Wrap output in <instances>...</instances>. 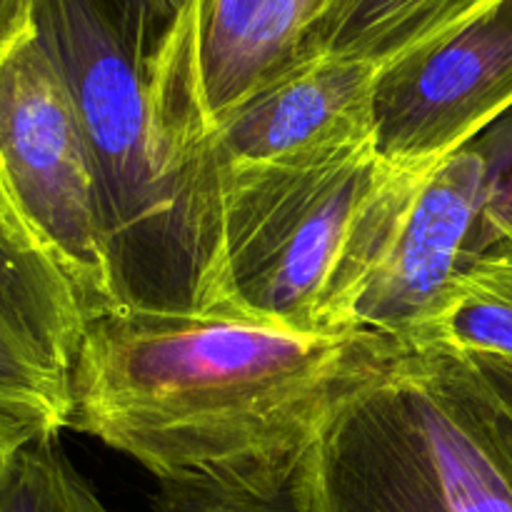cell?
Returning <instances> with one entry per match:
<instances>
[{
  "instance_id": "10",
  "label": "cell",
  "mask_w": 512,
  "mask_h": 512,
  "mask_svg": "<svg viewBox=\"0 0 512 512\" xmlns=\"http://www.w3.org/2000/svg\"><path fill=\"white\" fill-rule=\"evenodd\" d=\"M490 0H333L313 53L388 65L448 33Z\"/></svg>"
},
{
  "instance_id": "13",
  "label": "cell",
  "mask_w": 512,
  "mask_h": 512,
  "mask_svg": "<svg viewBox=\"0 0 512 512\" xmlns=\"http://www.w3.org/2000/svg\"><path fill=\"white\" fill-rule=\"evenodd\" d=\"M0 512H110L75 470L58 435H40L10 455L0 480Z\"/></svg>"
},
{
  "instance_id": "8",
  "label": "cell",
  "mask_w": 512,
  "mask_h": 512,
  "mask_svg": "<svg viewBox=\"0 0 512 512\" xmlns=\"http://www.w3.org/2000/svg\"><path fill=\"white\" fill-rule=\"evenodd\" d=\"M378 78L380 65L368 60L318 55L235 110L203 158V185L218 213L220 175L320 168L378 148Z\"/></svg>"
},
{
  "instance_id": "9",
  "label": "cell",
  "mask_w": 512,
  "mask_h": 512,
  "mask_svg": "<svg viewBox=\"0 0 512 512\" xmlns=\"http://www.w3.org/2000/svg\"><path fill=\"white\" fill-rule=\"evenodd\" d=\"M0 315L68 378L83 335V310L68 280L33 238L0 185Z\"/></svg>"
},
{
  "instance_id": "5",
  "label": "cell",
  "mask_w": 512,
  "mask_h": 512,
  "mask_svg": "<svg viewBox=\"0 0 512 512\" xmlns=\"http://www.w3.org/2000/svg\"><path fill=\"white\" fill-rule=\"evenodd\" d=\"M0 185L83 318L120 308L83 128L35 35L0 60Z\"/></svg>"
},
{
  "instance_id": "6",
  "label": "cell",
  "mask_w": 512,
  "mask_h": 512,
  "mask_svg": "<svg viewBox=\"0 0 512 512\" xmlns=\"http://www.w3.org/2000/svg\"><path fill=\"white\" fill-rule=\"evenodd\" d=\"M512 108V0H490L380 68L375 140L395 165H430Z\"/></svg>"
},
{
  "instance_id": "1",
  "label": "cell",
  "mask_w": 512,
  "mask_h": 512,
  "mask_svg": "<svg viewBox=\"0 0 512 512\" xmlns=\"http://www.w3.org/2000/svg\"><path fill=\"white\" fill-rule=\"evenodd\" d=\"M408 350L368 330L305 333L223 310L85 318L68 428L158 483L293 488L330 415Z\"/></svg>"
},
{
  "instance_id": "12",
  "label": "cell",
  "mask_w": 512,
  "mask_h": 512,
  "mask_svg": "<svg viewBox=\"0 0 512 512\" xmlns=\"http://www.w3.org/2000/svg\"><path fill=\"white\" fill-rule=\"evenodd\" d=\"M68 378L0 315V438L25 445L68 428Z\"/></svg>"
},
{
  "instance_id": "18",
  "label": "cell",
  "mask_w": 512,
  "mask_h": 512,
  "mask_svg": "<svg viewBox=\"0 0 512 512\" xmlns=\"http://www.w3.org/2000/svg\"><path fill=\"white\" fill-rule=\"evenodd\" d=\"M143 3L148 5L163 23L173 25L175 20L193 5V0H143Z\"/></svg>"
},
{
  "instance_id": "14",
  "label": "cell",
  "mask_w": 512,
  "mask_h": 512,
  "mask_svg": "<svg viewBox=\"0 0 512 512\" xmlns=\"http://www.w3.org/2000/svg\"><path fill=\"white\" fill-rule=\"evenodd\" d=\"M468 145L483 163V205L470 263L512 265V108Z\"/></svg>"
},
{
  "instance_id": "2",
  "label": "cell",
  "mask_w": 512,
  "mask_h": 512,
  "mask_svg": "<svg viewBox=\"0 0 512 512\" xmlns=\"http://www.w3.org/2000/svg\"><path fill=\"white\" fill-rule=\"evenodd\" d=\"M88 145L120 308L208 310L213 260L170 170L150 63L170 25L143 0H30Z\"/></svg>"
},
{
  "instance_id": "16",
  "label": "cell",
  "mask_w": 512,
  "mask_h": 512,
  "mask_svg": "<svg viewBox=\"0 0 512 512\" xmlns=\"http://www.w3.org/2000/svg\"><path fill=\"white\" fill-rule=\"evenodd\" d=\"M33 35L30 0H0V60Z\"/></svg>"
},
{
  "instance_id": "4",
  "label": "cell",
  "mask_w": 512,
  "mask_h": 512,
  "mask_svg": "<svg viewBox=\"0 0 512 512\" xmlns=\"http://www.w3.org/2000/svg\"><path fill=\"white\" fill-rule=\"evenodd\" d=\"M423 165L378 148L308 170L218 178L220 268L210 310L340 333Z\"/></svg>"
},
{
  "instance_id": "17",
  "label": "cell",
  "mask_w": 512,
  "mask_h": 512,
  "mask_svg": "<svg viewBox=\"0 0 512 512\" xmlns=\"http://www.w3.org/2000/svg\"><path fill=\"white\" fill-rule=\"evenodd\" d=\"M455 355V353H453ZM480 378L493 388V393L503 400L512 410V363L508 360H495V358H465Z\"/></svg>"
},
{
  "instance_id": "7",
  "label": "cell",
  "mask_w": 512,
  "mask_h": 512,
  "mask_svg": "<svg viewBox=\"0 0 512 512\" xmlns=\"http://www.w3.org/2000/svg\"><path fill=\"white\" fill-rule=\"evenodd\" d=\"M480 205L483 163L470 145L425 165L380 245L350 328L395 340L408 353L423 348L473 258Z\"/></svg>"
},
{
  "instance_id": "15",
  "label": "cell",
  "mask_w": 512,
  "mask_h": 512,
  "mask_svg": "<svg viewBox=\"0 0 512 512\" xmlns=\"http://www.w3.org/2000/svg\"><path fill=\"white\" fill-rule=\"evenodd\" d=\"M153 512H303L295 490L253 493L205 483H158Z\"/></svg>"
},
{
  "instance_id": "11",
  "label": "cell",
  "mask_w": 512,
  "mask_h": 512,
  "mask_svg": "<svg viewBox=\"0 0 512 512\" xmlns=\"http://www.w3.org/2000/svg\"><path fill=\"white\" fill-rule=\"evenodd\" d=\"M512 363V265L475 260L455 280L420 350Z\"/></svg>"
},
{
  "instance_id": "19",
  "label": "cell",
  "mask_w": 512,
  "mask_h": 512,
  "mask_svg": "<svg viewBox=\"0 0 512 512\" xmlns=\"http://www.w3.org/2000/svg\"><path fill=\"white\" fill-rule=\"evenodd\" d=\"M18 448H20V445H13V443H8L5 438H0V480H3L5 465H8L10 455H13Z\"/></svg>"
},
{
  "instance_id": "3",
  "label": "cell",
  "mask_w": 512,
  "mask_h": 512,
  "mask_svg": "<svg viewBox=\"0 0 512 512\" xmlns=\"http://www.w3.org/2000/svg\"><path fill=\"white\" fill-rule=\"evenodd\" d=\"M293 490L303 512H512V410L460 355L405 353L330 415Z\"/></svg>"
}]
</instances>
